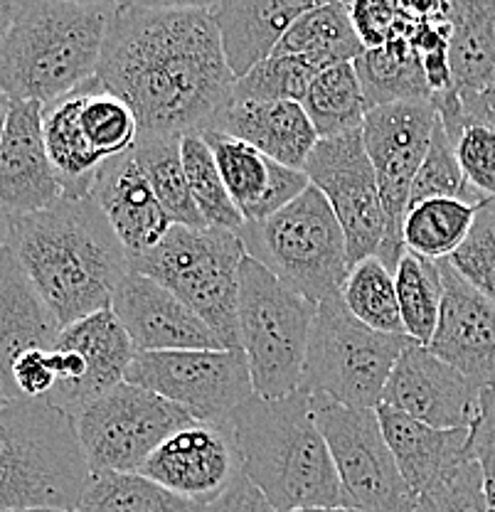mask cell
<instances>
[{
  "instance_id": "cell-22",
  "label": "cell",
  "mask_w": 495,
  "mask_h": 512,
  "mask_svg": "<svg viewBox=\"0 0 495 512\" xmlns=\"http://www.w3.org/2000/svg\"><path fill=\"white\" fill-rule=\"evenodd\" d=\"M318 3L306 0H232L212 3L227 64L237 79L274 57L276 47L301 15Z\"/></svg>"
},
{
  "instance_id": "cell-47",
  "label": "cell",
  "mask_w": 495,
  "mask_h": 512,
  "mask_svg": "<svg viewBox=\"0 0 495 512\" xmlns=\"http://www.w3.org/2000/svg\"><path fill=\"white\" fill-rule=\"evenodd\" d=\"M459 96L463 128L478 124L495 131V84L488 89H481V92H459Z\"/></svg>"
},
{
  "instance_id": "cell-35",
  "label": "cell",
  "mask_w": 495,
  "mask_h": 512,
  "mask_svg": "<svg viewBox=\"0 0 495 512\" xmlns=\"http://www.w3.org/2000/svg\"><path fill=\"white\" fill-rule=\"evenodd\" d=\"M74 512H198V505L170 493L141 473H92Z\"/></svg>"
},
{
  "instance_id": "cell-49",
  "label": "cell",
  "mask_w": 495,
  "mask_h": 512,
  "mask_svg": "<svg viewBox=\"0 0 495 512\" xmlns=\"http://www.w3.org/2000/svg\"><path fill=\"white\" fill-rule=\"evenodd\" d=\"M10 224H13V217L0 207V256H3V252L10 244Z\"/></svg>"
},
{
  "instance_id": "cell-30",
  "label": "cell",
  "mask_w": 495,
  "mask_h": 512,
  "mask_svg": "<svg viewBox=\"0 0 495 512\" xmlns=\"http://www.w3.org/2000/svg\"><path fill=\"white\" fill-rule=\"evenodd\" d=\"M353 64L367 111L409 101H431L427 74L409 35L397 37L380 50H365Z\"/></svg>"
},
{
  "instance_id": "cell-1",
  "label": "cell",
  "mask_w": 495,
  "mask_h": 512,
  "mask_svg": "<svg viewBox=\"0 0 495 512\" xmlns=\"http://www.w3.org/2000/svg\"><path fill=\"white\" fill-rule=\"evenodd\" d=\"M97 79L148 136L212 131L237 87L212 3L116 5Z\"/></svg>"
},
{
  "instance_id": "cell-15",
  "label": "cell",
  "mask_w": 495,
  "mask_h": 512,
  "mask_svg": "<svg viewBox=\"0 0 495 512\" xmlns=\"http://www.w3.org/2000/svg\"><path fill=\"white\" fill-rule=\"evenodd\" d=\"M138 473L190 503L205 505L220 498L244 471L230 424L195 421L168 436Z\"/></svg>"
},
{
  "instance_id": "cell-9",
  "label": "cell",
  "mask_w": 495,
  "mask_h": 512,
  "mask_svg": "<svg viewBox=\"0 0 495 512\" xmlns=\"http://www.w3.org/2000/svg\"><path fill=\"white\" fill-rule=\"evenodd\" d=\"M407 335H387L367 328L333 293L318 303L308 343L303 392L340 407L377 409L399 355L412 345Z\"/></svg>"
},
{
  "instance_id": "cell-24",
  "label": "cell",
  "mask_w": 495,
  "mask_h": 512,
  "mask_svg": "<svg viewBox=\"0 0 495 512\" xmlns=\"http://www.w3.org/2000/svg\"><path fill=\"white\" fill-rule=\"evenodd\" d=\"M377 416L399 473L417 498L451 471L471 461L468 458L471 429H434L387 404L377 407Z\"/></svg>"
},
{
  "instance_id": "cell-33",
  "label": "cell",
  "mask_w": 495,
  "mask_h": 512,
  "mask_svg": "<svg viewBox=\"0 0 495 512\" xmlns=\"http://www.w3.org/2000/svg\"><path fill=\"white\" fill-rule=\"evenodd\" d=\"M301 106L321 141L360 131L365 124L367 106L355 64L345 62L321 69L303 96Z\"/></svg>"
},
{
  "instance_id": "cell-46",
  "label": "cell",
  "mask_w": 495,
  "mask_h": 512,
  "mask_svg": "<svg viewBox=\"0 0 495 512\" xmlns=\"http://www.w3.org/2000/svg\"><path fill=\"white\" fill-rule=\"evenodd\" d=\"M198 512H276L266 495L247 476H239L220 498L198 505Z\"/></svg>"
},
{
  "instance_id": "cell-18",
  "label": "cell",
  "mask_w": 495,
  "mask_h": 512,
  "mask_svg": "<svg viewBox=\"0 0 495 512\" xmlns=\"http://www.w3.org/2000/svg\"><path fill=\"white\" fill-rule=\"evenodd\" d=\"M444 301L429 350L478 389L495 384V303L439 261Z\"/></svg>"
},
{
  "instance_id": "cell-25",
  "label": "cell",
  "mask_w": 495,
  "mask_h": 512,
  "mask_svg": "<svg viewBox=\"0 0 495 512\" xmlns=\"http://www.w3.org/2000/svg\"><path fill=\"white\" fill-rule=\"evenodd\" d=\"M62 325L30 284L13 249L0 256V382L8 384L15 360L30 350L55 348Z\"/></svg>"
},
{
  "instance_id": "cell-11",
  "label": "cell",
  "mask_w": 495,
  "mask_h": 512,
  "mask_svg": "<svg viewBox=\"0 0 495 512\" xmlns=\"http://www.w3.org/2000/svg\"><path fill=\"white\" fill-rule=\"evenodd\" d=\"M313 399V412L333 456L345 508L358 512H412L417 495L399 473L377 409L340 407Z\"/></svg>"
},
{
  "instance_id": "cell-4",
  "label": "cell",
  "mask_w": 495,
  "mask_h": 512,
  "mask_svg": "<svg viewBox=\"0 0 495 512\" xmlns=\"http://www.w3.org/2000/svg\"><path fill=\"white\" fill-rule=\"evenodd\" d=\"M116 5L33 0L0 42V92L47 106L99 72Z\"/></svg>"
},
{
  "instance_id": "cell-16",
  "label": "cell",
  "mask_w": 495,
  "mask_h": 512,
  "mask_svg": "<svg viewBox=\"0 0 495 512\" xmlns=\"http://www.w3.org/2000/svg\"><path fill=\"white\" fill-rule=\"evenodd\" d=\"M382 404L434 429H471L481 389L429 348L412 343L392 367Z\"/></svg>"
},
{
  "instance_id": "cell-3",
  "label": "cell",
  "mask_w": 495,
  "mask_h": 512,
  "mask_svg": "<svg viewBox=\"0 0 495 512\" xmlns=\"http://www.w3.org/2000/svg\"><path fill=\"white\" fill-rule=\"evenodd\" d=\"M230 429L244 476L262 490L276 512L345 508L311 394L303 389L284 399L254 394L232 414Z\"/></svg>"
},
{
  "instance_id": "cell-42",
  "label": "cell",
  "mask_w": 495,
  "mask_h": 512,
  "mask_svg": "<svg viewBox=\"0 0 495 512\" xmlns=\"http://www.w3.org/2000/svg\"><path fill=\"white\" fill-rule=\"evenodd\" d=\"M412 512H491L478 463L466 461L424 490Z\"/></svg>"
},
{
  "instance_id": "cell-6",
  "label": "cell",
  "mask_w": 495,
  "mask_h": 512,
  "mask_svg": "<svg viewBox=\"0 0 495 512\" xmlns=\"http://www.w3.org/2000/svg\"><path fill=\"white\" fill-rule=\"evenodd\" d=\"M247 249L237 232L173 224L153 249L129 254V266L173 291L215 330L227 350L239 345V269Z\"/></svg>"
},
{
  "instance_id": "cell-27",
  "label": "cell",
  "mask_w": 495,
  "mask_h": 512,
  "mask_svg": "<svg viewBox=\"0 0 495 512\" xmlns=\"http://www.w3.org/2000/svg\"><path fill=\"white\" fill-rule=\"evenodd\" d=\"M449 64L456 92H481L495 84V0L449 3Z\"/></svg>"
},
{
  "instance_id": "cell-37",
  "label": "cell",
  "mask_w": 495,
  "mask_h": 512,
  "mask_svg": "<svg viewBox=\"0 0 495 512\" xmlns=\"http://www.w3.org/2000/svg\"><path fill=\"white\" fill-rule=\"evenodd\" d=\"M183 165L193 200L207 227L239 232L244 227V217L234 207L220 168H217L215 153H212L210 143L205 141L202 133L183 136Z\"/></svg>"
},
{
  "instance_id": "cell-14",
  "label": "cell",
  "mask_w": 495,
  "mask_h": 512,
  "mask_svg": "<svg viewBox=\"0 0 495 512\" xmlns=\"http://www.w3.org/2000/svg\"><path fill=\"white\" fill-rule=\"evenodd\" d=\"M303 173L326 195L348 242L350 269L367 256L380 254L387 220L375 170L365 151L363 128L318 141Z\"/></svg>"
},
{
  "instance_id": "cell-45",
  "label": "cell",
  "mask_w": 495,
  "mask_h": 512,
  "mask_svg": "<svg viewBox=\"0 0 495 512\" xmlns=\"http://www.w3.org/2000/svg\"><path fill=\"white\" fill-rule=\"evenodd\" d=\"M468 458L481 468L488 505L495 510V384L481 389L478 416L468 436Z\"/></svg>"
},
{
  "instance_id": "cell-23",
  "label": "cell",
  "mask_w": 495,
  "mask_h": 512,
  "mask_svg": "<svg viewBox=\"0 0 495 512\" xmlns=\"http://www.w3.org/2000/svg\"><path fill=\"white\" fill-rule=\"evenodd\" d=\"M212 131L239 138L294 170L306 168L321 141L306 109L296 101H232Z\"/></svg>"
},
{
  "instance_id": "cell-44",
  "label": "cell",
  "mask_w": 495,
  "mask_h": 512,
  "mask_svg": "<svg viewBox=\"0 0 495 512\" xmlns=\"http://www.w3.org/2000/svg\"><path fill=\"white\" fill-rule=\"evenodd\" d=\"M456 156L468 185L483 197L495 202V131L488 126L471 124L463 128L456 141Z\"/></svg>"
},
{
  "instance_id": "cell-38",
  "label": "cell",
  "mask_w": 495,
  "mask_h": 512,
  "mask_svg": "<svg viewBox=\"0 0 495 512\" xmlns=\"http://www.w3.org/2000/svg\"><path fill=\"white\" fill-rule=\"evenodd\" d=\"M82 128L89 146L101 160L126 156L133 151L141 126L124 99L109 94L97 77L87 84L82 104Z\"/></svg>"
},
{
  "instance_id": "cell-20",
  "label": "cell",
  "mask_w": 495,
  "mask_h": 512,
  "mask_svg": "<svg viewBox=\"0 0 495 512\" xmlns=\"http://www.w3.org/2000/svg\"><path fill=\"white\" fill-rule=\"evenodd\" d=\"M202 136L215 153L225 188L244 224L269 220L311 185L303 170L286 168L239 138L220 131H205Z\"/></svg>"
},
{
  "instance_id": "cell-51",
  "label": "cell",
  "mask_w": 495,
  "mask_h": 512,
  "mask_svg": "<svg viewBox=\"0 0 495 512\" xmlns=\"http://www.w3.org/2000/svg\"><path fill=\"white\" fill-rule=\"evenodd\" d=\"M294 512H358L350 508H306V510H294Z\"/></svg>"
},
{
  "instance_id": "cell-12",
  "label": "cell",
  "mask_w": 495,
  "mask_h": 512,
  "mask_svg": "<svg viewBox=\"0 0 495 512\" xmlns=\"http://www.w3.org/2000/svg\"><path fill=\"white\" fill-rule=\"evenodd\" d=\"M126 382L161 394L200 424H230L232 414L254 397L242 350L136 352Z\"/></svg>"
},
{
  "instance_id": "cell-40",
  "label": "cell",
  "mask_w": 495,
  "mask_h": 512,
  "mask_svg": "<svg viewBox=\"0 0 495 512\" xmlns=\"http://www.w3.org/2000/svg\"><path fill=\"white\" fill-rule=\"evenodd\" d=\"M318 69L301 57L274 55L237 79L234 101H296L301 104Z\"/></svg>"
},
{
  "instance_id": "cell-52",
  "label": "cell",
  "mask_w": 495,
  "mask_h": 512,
  "mask_svg": "<svg viewBox=\"0 0 495 512\" xmlns=\"http://www.w3.org/2000/svg\"><path fill=\"white\" fill-rule=\"evenodd\" d=\"M3 512H69V510H52V508H30V510H3Z\"/></svg>"
},
{
  "instance_id": "cell-39",
  "label": "cell",
  "mask_w": 495,
  "mask_h": 512,
  "mask_svg": "<svg viewBox=\"0 0 495 512\" xmlns=\"http://www.w3.org/2000/svg\"><path fill=\"white\" fill-rule=\"evenodd\" d=\"M431 197H459V200L468 202H488L468 185L459 156H456V143L444 131L441 121H436L427 158H424L422 168L414 178L409 207L422 200H431Z\"/></svg>"
},
{
  "instance_id": "cell-28",
  "label": "cell",
  "mask_w": 495,
  "mask_h": 512,
  "mask_svg": "<svg viewBox=\"0 0 495 512\" xmlns=\"http://www.w3.org/2000/svg\"><path fill=\"white\" fill-rule=\"evenodd\" d=\"M60 343L77 350L87 362V402L126 382V372L136 357L129 333L111 308L62 328Z\"/></svg>"
},
{
  "instance_id": "cell-32",
  "label": "cell",
  "mask_w": 495,
  "mask_h": 512,
  "mask_svg": "<svg viewBox=\"0 0 495 512\" xmlns=\"http://www.w3.org/2000/svg\"><path fill=\"white\" fill-rule=\"evenodd\" d=\"M133 158L156 192L165 215L180 227H207L190 192L183 165V136H148L141 133Z\"/></svg>"
},
{
  "instance_id": "cell-36",
  "label": "cell",
  "mask_w": 495,
  "mask_h": 512,
  "mask_svg": "<svg viewBox=\"0 0 495 512\" xmlns=\"http://www.w3.org/2000/svg\"><path fill=\"white\" fill-rule=\"evenodd\" d=\"M340 296L348 311L367 328L387 335H407L399 313L395 271L387 269L380 256L358 261L340 288Z\"/></svg>"
},
{
  "instance_id": "cell-2",
  "label": "cell",
  "mask_w": 495,
  "mask_h": 512,
  "mask_svg": "<svg viewBox=\"0 0 495 512\" xmlns=\"http://www.w3.org/2000/svg\"><path fill=\"white\" fill-rule=\"evenodd\" d=\"M10 249L62 328L111 308L129 276V249L92 197L13 217Z\"/></svg>"
},
{
  "instance_id": "cell-34",
  "label": "cell",
  "mask_w": 495,
  "mask_h": 512,
  "mask_svg": "<svg viewBox=\"0 0 495 512\" xmlns=\"http://www.w3.org/2000/svg\"><path fill=\"white\" fill-rule=\"evenodd\" d=\"M395 286L407 338L429 348L436 325H439L441 301H444L439 261H429L407 249L395 269Z\"/></svg>"
},
{
  "instance_id": "cell-7",
  "label": "cell",
  "mask_w": 495,
  "mask_h": 512,
  "mask_svg": "<svg viewBox=\"0 0 495 512\" xmlns=\"http://www.w3.org/2000/svg\"><path fill=\"white\" fill-rule=\"evenodd\" d=\"M316 313V303L281 284L252 256L244 259L239 269L237 323L254 394L284 399L303 387Z\"/></svg>"
},
{
  "instance_id": "cell-21",
  "label": "cell",
  "mask_w": 495,
  "mask_h": 512,
  "mask_svg": "<svg viewBox=\"0 0 495 512\" xmlns=\"http://www.w3.org/2000/svg\"><path fill=\"white\" fill-rule=\"evenodd\" d=\"M89 197L101 207L129 254L153 249L173 227L131 151L101 165Z\"/></svg>"
},
{
  "instance_id": "cell-50",
  "label": "cell",
  "mask_w": 495,
  "mask_h": 512,
  "mask_svg": "<svg viewBox=\"0 0 495 512\" xmlns=\"http://www.w3.org/2000/svg\"><path fill=\"white\" fill-rule=\"evenodd\" d=\"M8 114H10V96H5L0 92V141H3V131L5 124H8Z\"/></svg>"
},
{
  "instance_id": "cell-54",
  "label": "cell",
  "mask_w": 495,
  "mask_h": 512,
  "mask_svg": "<svg viewBox=\"0 0 495 512\" xmlns=\"http://www.w3.org/2000/svg\"><path fill=\"white\" fill-rule=\"evenodd\" d=\"M491 512H495V510H491Z\"/></svg>"
},
{
  "instance_id": "cell-10",
  "label": "cell",
  "mask_w": 495,
  "mask_h": 512,
  "mask_svg": "<svg viewBox=\"0 0 495 512\" xmlns=\"http://www.w3.org/2000/svg\"><path fill=\"white\" fill-rule=\"evenodd\" d=\"M72 419L92 473H138L168 436L195 424L178 404L131 382L82 404Z\"/></svg>"
},
{
  "instance_id": "cell-19",
  "label": "cell",
  "mask_w": 495,
  "mask_h": 512,
  "mask_svg": "<svg viewBox=\"0 0 495 512\" xmlns=\"http://www.w3.org/2000/svg\"><path fill=\"white\" fill-rule=\"evenodd\" d=\"M62 197L42 131V104L10 101L0 141V207L10 217H25L57 205Z\"/></svg>"
},
{
  "instance_id": "cell-48",
  "label": "cell",
  "mask_w": 495,
  "mask_h": 512,
  "mask_svg": "<svg viewBox=\"0 0 495 512\" xmlns=\"http://www.w3.org/2000/svg\"><path fill=\"white\" fill-rule=\"evenodd\" d=\"M23 5L25 3H20V0H0V42L13 30L15 20L23 13Z\"/></svg>"
},
{
  "instance_id": "cell-26",
  "label": "cell",
  "mask_w": 495,
  "mask_h": 512,
  "mask_svg": "<svg viewBox=\"0 0 495 512\" xmlns=\"http://www.w3.org/2000/svg\"><path fill=\"white\" fill-rule=\"evenodd\" d=\"M87 84L77 92L42 106V131H45L47 153L55 165L62 192L69 200L92 195L94 180H97L101 165L106 163L89 146L82 128V104Z\"/></svg>"
},
{
  "instance_id": "cell-8",
  "label": "cell",
  "mask_w": 495,
  "mask_h": 512,
  "mask_svg": "<svg viewBox=\"0 0 495 512\" xmlns=\"http://www.w3.org/2000/svg\"><path fill=\"white\" fill-rule=\"evenodd\" d=\"M237 234L247 256L316 306L338 293L350 274L343 227L313 185L269 220L247 222Z\"/></svg>"
},
{
  "instance_id": "cell-43",
  "label": "cell",
  "mask_w": 495,
  "mask_h": 512,
  "mask_svg": "<svg viewBox=\"0 0 495 512\" xmlns=\"http://www.w3.org/2000/svg\"><path fill=\"white\" fill-rule=\"evenodd\" d=\"M350 18L365 50H380L402 35L412 37L414 18L409 3L358 0L350 3Z\"/></svg>"
},
{
  "instance_id": "cell-5",
  "label": "cell",
  "mask_w": 495,
  "mask_h": 512,
  "mask_svg": "<svg viewBox=\"0 0 495 512\" xmlns=\"http://www.w3.org/2000/svg\"><path fill=\"white\" fill-rule=\"evenodd\" d=\"M92 478L74 419L50 402L0 407V512L77 510Z\"/></svg>"
},
{
  "instance_id": "cell-31",
  "label": "cell",
  "mask_w": 495,
  "mask_h": 512,
  "mask_svg": "<svg viewBox=\"0 0 495 512\" xmlns=\"http://www.w3.org/2000/svg\"><path fill=\"white\" fill-rule=\"evenodd\" d=\"M483 205L486 202H468L459 197H431L417 202L404 217V247L429 261L451 259L466 244Z\"/></svg>"
},
{
  "instance_id": "cell-29",
  "label": "cell",
  "mask_w": 495,
  "mask_h": 512,
  "mask_svg": "<svg viewBox=\"0 0 495 512\" xmlns=\"http://www.w3.org/2000/svg\"><path fill=\"white\" fill-rule=\"evenodd\" d=\"M363 52L365 47L350 18V3L330 0L301 15L279 42L274 55L301 57L321 72L333 64L355 62Z\"/></svg>"
},
{
  "instance_id": "cell-53",
  "label": "cell",
  "mask_w": 495,
  "mask_h": 512,
  "mask_svg": "<svg viewBox=\"0 0 495 512\" xmlns=\"http://www.w3.org/2000/svg\"><path fill=\"white\" fill-rule=\"evenodd\" d=\"M10 399H8V394H5V389H3V382H0V407H5V404H8Z\"/></svg>"
},
{
  "instance_id": "cell-13",
  "label": "cell",
  "mask_w": 495,
  "mask_h": 512,
  "mask_svg": "<svg viewBox=\"0 0 495 512\" xmlns=\"http://www.w3.org/2000/svg\"><path fill=\"white\" fill-rule=\"evenodd\" d=\"M436 121H439V114L431 101L380 106V109L367 111L365 116V151L375 170L387 220L385 244L377 256L392 271L407 252L402 239L404 217L412 200L414 178L427 158Z\"/></svg>"
},
{
  "instance_id": "cell-41",
  "label": "cell",
  "mask_w": 495,
  "mask_h": 512,
  "mask_svg": "<svg viewBox=\"0 0 495 512\" xmlns=\"http://www.w3.org/2000/svg\"><path fill=\"white\" fill-rule=\"evenodd\" d=\"M449 264L495 303V202L483 205L466 244L451 256Z\"/></svg>"
},
{
  "instance_id": "cell-17",
  "label": "cell",
  "mask_w": 495,
  "mask_h": 512,
  "mask_svg": "<svg viewBox=\"0 0 495 512\" xmlns=\"http://www.w3.org/2000/svg\"><path fill=\"white\" fill-rule=\"evenodd\" d=\"M111 311L126 328L136 352L227 350L193 308L158 281L136 271H129L116 288Z\"/></svg>"
}]
</instances>
